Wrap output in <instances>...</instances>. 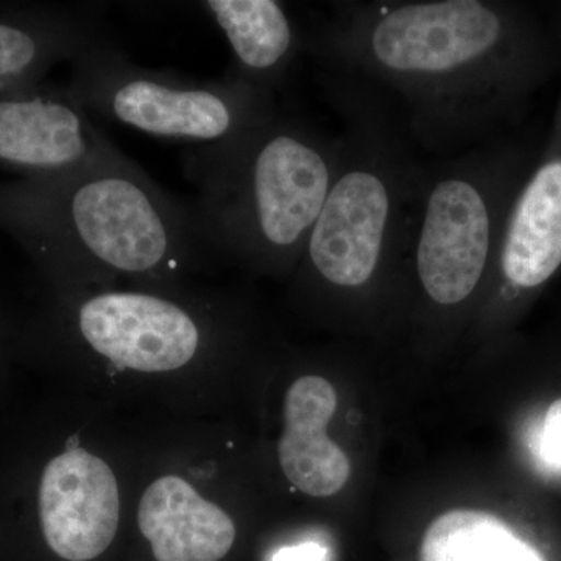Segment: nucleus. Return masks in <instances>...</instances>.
Returning <instances> with one entry per match:
<instances>
[{"label":"nucleus","instance_id":"obj_1","mask_svg":"<svg viewBox=\"0 0 561 561\" xmlns=\"http://www.w3.org/2000/svg\"><path fill=\"white\" fill-rule=\"evenodd\" d=\"M319 72L362 81L400 106L431 151L508 135L561 70V36L515 0H346L306 35Z\"/></svg>","mask_w":561,"mask_h":561},{"label":"nucleus","instance_id":"obj_2","mask_svg":"<svg viewBox=\"0 0 561 561\" xmlns=\"http://www.w3.org/2000/svg\"><path fill=\"white\" fill-rule=\"evenodd\" d=\"M0 231L61 286L173 275L213 250L194 205L119 150L57 175L2 181Z\"/></svg>","mask_w":561,"mask_h":561},{"label":"nucleus","instance_id":"obj_3","mask_svg":"<svg viewBox=\"0 0 561 561\" xmlns=\"http://www.w3.org/2000/svg\"><path fill=\"white\" fill-rule=\"evenodd\" d=\"M190 157L210 249L268 271L297 267L337 175L341 136L279 106L230 149Z\"/></svg>","mask_w":561,"mask_h":561},{"label":"nucleus","instance_id":"obj_4","mask_svg":"<svg viewBox=\"0 0 561 561\" xmlns=\"http://www.w3.org/2000/svg\"><path fill=\"white\" fill-rule=\"evenodd\" d=\"M540 144L508 133L423 164L404 256L435 309L461 308L490 283L505 217Z\"/></svg>","mask_w":561,"mask_h":561},{"label":"nucleus","instance_id":"obj_5","mask_svg":"<svg viewBox=\"0 0 561 561\" xmlns=\"http://www.w3.org/2000/svg\"><path fill=\"white\" fill-rule=\"evenodd\" d=\"M68 87L88 113L216 153L241 142L279 108L275 95L225 76L197 80L135 65L105 41L72 62Z\"/></svg>","mask_w":561,"mask_h":561},{"label":"nucleus","instance_id":"obj_6","mask_svg":"<svg viewBox=\"0 0 561 561\" xmlns=\"http://www.w3.org/2000/svg\"><path fill=\"white\" fill-rule=\"evenodd\" d=\"M69 321L80 341L117 370H179L203 342L201 316L151 291H99L72 306Z\"/></svg>","mask_w":561,"mask_h":561},{"label":"nucleus","instance_id":"obj_7","mask_svg":"<svg viewBox=\"0 0 561 561\" xmlns=\"http://www.w3.org/2000/svg\"><path fill=\"white\" fill-rule=\"evenodd\" d=\"M68 84L0 91V169L18 179L73 171L116 151Z\"/></svg>","mask_w":561,"mask_h":561},{"label":"nucleus","instance_id":"obj_8","mask_svg":"<svg viewBox=\"0 0 561 561\" xmlns=\"http://www.w3.org/2000/svg\"><path fill=\"white\" fill-rule=\"evenodd\" d=\"M561 271V88L551 125L513 197L493 275L497 297L535 294Z\"/></svg>","mask_w":561,"mask_h":561},{"label":"nucleus","instance_id":"obj_9","mask_svg":"<svg viewBox=\"0 0 561 561\" xmlns=\"http://www.w3.org/2000/svg\"><path fill=\"white\" fill-rule=\"evenodd\" d=\"M121 500L108 465L83 448L50 457L35 483V522L44 548L65 561H90L110 548Z\"/></svg>","mask_w":561,"mask_h":561},{"label":"nucleus","instance_id":"obj_10","mask_svg":"<svg viewBox=\"0 0 561 561\" xmlns=\"http://www.w3.org/2000/svg\"><path fill=\"white\" fill-rule=\"evenodd\" d=\"M110 39L101 5L0 2V91L43 83L58 62Z\"/></svg>","mask_w":561,"mask_h":561},{"label":"nucleus","instance_id":"obj_11","mask_svg":"<svg viewBox=\"0 0 561 561\" xmlns=\"http://www.w3.org/2000/svg\"><path fill=\"white\" fill-rule=\"evenodd\" d=\"M201 7L224 33L232 54L227 77L276 94L306 54V35L276 0H208Z\"/></svg>","mask_w":561,"mask_h":561},{"label":"nucleus","instance_id":"obj_12","mask_svg":"<svg viewBox=\"0 0 561 561\" xmlns=\"http://www.w3.org/2000/svg\"><path fill=\"white\" fill-rule=\"evenodd\" d=\"M138 524L157 561H219L236 540L230 516L179 476L151 483L139 502Z\"/></svg>","mask_w":561,"mask_h":561},{"label":"nucleus","instance_id":"obj_13","mask_svg":"<svg viewBox=\"0 0 561 561\" xmlns=\"http://www.w3.org/2000/svg\"><path fill=\"white\" fill-rule=\"evenodd\" d=\"M335 409L334 387L320 376L298 379L286 394L279 463L286 478L309 496H332L350 478L345 453L327 434Z\"/></svg>","mask_w":561,"mask_h":561},{"label":"nucleus","instance_id":"obj_14","mask_svg":"<svg viewBox=\"0 0 561 561\" xmlns=\"http://www.w3.org/2000/svg\"><path fill=\"white\" fill-rule=\"evenodd\" d=\"M420 561H546L502 519L479 511H451L426 530Z\"/></svg>","mask_w":561,"mask_h":561},{"label":"nucleus","instance_id":"obj_15","mask_svg":"<svg viewBox=\"0 0 561 561\" xmlns=\"http://www.w3.org/2000/svg\"><path fill=\"white\" fill-rule=\"evenodd\" d=\"M541 453L548 463L561 470V398L546 412L541 430Z\"/></svg>","mask_w":561,"mask_h":561},{"label":"nucleus","instance_id":"obj_16","mask_svg":"<svg viewBox=\"0 0 561 561\" xmlns=\"http://www.w3.org/2000/svg\"><path fill=\"white\" fill-rule=\"evenodd\" d=\"M327 556L328 551L324 546H321L320 542L308 541L279 549L273 556L272 561H324Z\"/></svg>","mask_w":561,"mask_h":561},{"label":"nucleus","instance_id":"obj_17","mask_svg":"<svg viewBox=\"0 0 561 561\" xmlns=\"http://www.w3.org/2000/svg\"><path fill=\"white\" fill-rule=\"evenodd\" d=\"M553 24H556L557 31H559L561 36V3H559V7H553Z\"/></svg>","mask_w":561,"mask_h":561}]
</instances>
